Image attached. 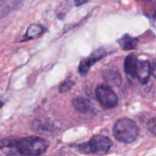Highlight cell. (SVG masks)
<instances>
[{
	"instance_id": "cell-1",
	"label": "cell",
	"mask_w": 156,
	"mask_h": 156,
	"mask_svg": "<svg viewBox=\"0 0 156 156\" xmlns=\"http://www.w3.org/2000/svg\"><path fill=\"white\" fill-rule=\"evenodd\" d=\"M2 149H7L8 156H39L47 151L48 144L43 139L27 136L20 140H2Z\"/></svg>"
},
{
	"instance_id": "cell-2",
	"label": "cell",
	"mask_w": 156,
	"mask_h": 156,
	"mask_svg": "<svg viewBox=\"0 0 156 156\" xmlns=\"http://www.w3.org/2000/svg\"><path fill=\"white\" fill-rule=\"evenodd\" d=\"M139 129L136 123L126 117L119 119L113 128L114 136L123 143H132L138 136Z\"/></svg>"
},
{
	"instance_id": "cell-3",
	"label": "cell",
	"mask_w": 156,
	"mask_h": 156,
	"mask_svg": "<svg viewBox=\"0 0 156 156\" xmlns=\"http://www.w3.org/2000/svg\"><path fill=\"white\" fill-rule=\"evenodd\" d=\"M112 146V141L108 137L103 135H95L88 143L77 146V150L82 154L103 155L109 152Z\"/></svg>"
},
{
	"instance_id": "cell-4",
	"label": "cell",
	"mask_w": 156,
	"mask_h": 156,
	"mask_svg": "<svg viewBox=\"0 0 156 156\" xmlns=\"http://www.w3.org/2000/svg\"><path fill=\"white\" fill-rule=\"evenodd\" d=\"M95 94L99 103L105 108H114L117 105L118 99L117 94L109 86L99 85L96 89Z\"/></svg>"
},
{
	"instance_id": "cell-5",
	"label": "cell",
	"mask_w": 156,
	"mask_h": 156,
	"mask_svg": "<svg viewBox=\"0 0 156 156\" xmlns=\"http://www.w3.org/2000/svg\"><path fill=\"white\" fill-rule=\"evenodd\" d=\"M106 55L104 49H98L95 50L94 53H91L88 57L85 58L83 60L81 61L79 66V72L82 76H85L89 71L90 68L94 64H95L98 61L101 59Z\"/></svg>"
},
{
	"instance_id": "cell-6",
	"label": "cell",
	"mask_w": 156,
	"mask_h": 156,
	"mask_svg": "<svg viewBox=\"0 0 156 156\" xmlns=\"http://www.w3.org/2000/svg\"><path fill=\"white\" fill-rule=\"evenodd\" d=\"M152 74V66L149 61L139 60L136 69V78L139 79L142 84H146Z\"/></svg>"
},
{
	"instance_id": "cell-7",
	"label": "cell",
	"mask_w": 156,
	"mask_h": 156,
	"mask_svg": "<svg viewBox=\"0 0 156 156\" xmlns=\"http://www.w3.org/2000/svg\"><path fill=\"white\" fill-rule=\"evenodd\" d=\"M73 105L76 111L80 114L91 112L94 109V105L90 100L84 98H76L73 100Z\"/></svg>"
},
{
	"instance_id": "cell-8",
	"label": "cell",
	"mask_w": 156,
	"mask_h": 156,
	"mask_svg": "<svg viewBox=\"0 0 156 156\" xmlns=\"http://www.w3.org/2000/svg\"><path fill=\"white\" fill-rule=\"evenodd\" d=\"M24 0H1V15L2 17L8 15L9 12L18 9Z\"/></svg>"
},
{
	"instance_id": "cell-9",
	"label": "cell",
	"mask_w": 156,
	"mask_h": 156,
	"mask_svg": "<svg viewBox=\"0 0 156 156\" xmlns=\"http://www.w3.org/2000/svg\"><path fill=\"white\" fill-rule=\"evenodd\" d=\"M138 62L139 59H137L136 56L133 54L129 55L126 58L124 61V70L126 74L131 77L136 78Z\"/></svg>"
},
{
	"instance_id": "cell-10",
	"label": "cell",
	"mask_w": 156,
	"mask_h": 156,
	"mask_svg": "<svg viewBox=\"0 0 156 156\" xmlns=\"http://www.w3.org/2000/svg\"><path fill=\"white\" fill-rule=\"evenodd\" d=\"M44 31V28L41 24H30L27 28L26 34L23 37L22 41H27L30 40H34L38 37L40 35L42 34Z\"/></svg>"
},
{
	"instance_id": "cell-11",
	"label": "cell",
	"mask_w": 156,
	"mask_h": 156,
	"mask_svg": "<svg viewBox=\"0 0 156 156\" xmlns=\"http://www.w3.org/2000/svg\"><path fill=\"white\" fill-rule=\"evenodd\" d=\"M138 43V40L135 37L129 36V34H125L119 39L118 44L121 48L124 50H129L135 49Z\"/></svg>"
},
{
	"instance_id": "cell-12",
	"label": "cell",
	"mask_w": 156,
	"mask_h": 156,
	"mask_svg": "<svg viewBox=\"0 0 156 156\" xmlns=\"http://www.w3.org/2000/svg\"><path fill=\"white\" fill-rule=\"evenodd\" d=\"M73 85H74V82H72V81H66V82L61 84L60 87H59V91L61 93L66 92L71 89Z\"/></svg>"
},
{
	"instance_id": "cell-13",
	"label": "cell",
	"mask_w": 156,
	"mask_h": 156,
	"mask_svg": "<svg viewBox=\"0 0 156 156\" xmlns=\"http://www.w3.org/2000/svg\"><path fill=\"white\" fill-rule=\"evenodd\" d=\"M147 128L152 134L156 136V117L150 119L148 121Z\"/></svg>"
},
{
	"instance_id": "cell-14",
	"label": "cell",
	"mask_w": 156,
	"mask_h": 156,
	"mask_svg": "<svg viewBox=\"0 0 156 156\" xmlns=\"http://www.w3.org/2000/svg\"><path fill=\"white\" fill-rule=\"evenodd\" d=\"M89 0H75V5L76 6H81L82 5L87 3Z\"/></svg>"
},
{
	"instance_id": "cell-15",
	"label": "cell",
	"mask_w": 156,
	"mask_h": 156,
	"mask_svg": "<svg viewBox=\"0 0 156 156\" xmlns=\"http://www.w3.org/2000/svg\"><path fill=\"white\" fill-rule=\"evenodd\" d=\"M152 75L153 76L154 78L156 79V60L154 61L152 66Z\"/></svg>"
}]
</instances>
